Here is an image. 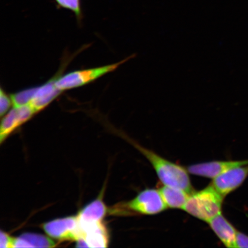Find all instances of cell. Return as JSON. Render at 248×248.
Returning <instances> with one entry per match:
<instances>
[{"label":"cell","instance_id":"3957f363","mask_svg":"<svg viewBox=\"0 0 248 248\" xmlns=\"http://www.w3.org/2000/svg\"><path fill=\"white\" fill-rule=\"evenodd\" d=\"M135 57L136 54H133L116 63L92 68V69L73 71L72 72L59 77L56 81V85L62 92L68 90L80 88L94 82V80L108 73L113 72L121 65Z\"/></svg>","mask_w":248,"mask_h":248},{"label":"cell","instance_id":"ac0fdd59","mask_svg":"<svg viewBox=\"0 0 248 248\" xmlns=\"http://www.w3.org/2000/svg\"><path fill=\"white\" fill-rule=\"evenodd\" d=\"M15 238L9 236V235L5 232H1V242H0V247L13 248Z\"/></svg>","mask_w":248,"mask_h":248},{"label":"cell","instance_id":"2e32d148","mask_svg":"<svg viewBox=\"0 0 248 248\" xmlns=\"http://www.w3.org/2000/svg\"><path fill=\"white\" fill-rule=\"evenodd\" d=\"M36 87L28 88L11 95L14 107H20L29 105L32 100Z\"/></svg>","mask_w":248,"mask_h":248},{"label":"cell","instance_id":"9c48e42d","mask_svg":"<svg viewBox=\"0 0 248 248\" xmlns=\"http://www.w3.org/2000/svg\"><path fill=\"white\" fill-rule=\"evenodd\" d=\"M60 70L45 84L36 87L35 93L29 105L37 113L49 106L62 93L56 85V81L60 76Z\"/></svg>","mask_w":248,"mask_h":248},{"label":"cell","instance_id":"7a4b0ae2","mask_svg":"<svg viewBox=\"0 0 248 248\" xmlns=\"http://www.w3.org/2000/svg\"><path fill=\"white\" fill-rule=\"evenodd\" d=\"M224 197L212 185L190 194L183 210L189 215L208 223L221 214Z\"/></svg>","mask_w":248,"mask_h":248},{"label":"cell","instance_id":"9a60e30c","mask_svg":"<svg viewBox=\"0 0 248 248\" xmlns=\"http://www.w3.org/2000/svg\"><path fill=\"white\" fill-rule=\"evenodd\" d=\"M59 8L67 9L75 15L78 22L81 23L83 18L81 0H54Z\"/></svg>","mask_w":248,"mask_h":248},{"label":"cell","instance_id":"ba28073f","mask_svg":"<svg viewBox=\"0 0 248 248\" xmlns=\"http://www.w3.org/2000/svg\"><path fill=\"white\" fill-rule=\"evenodd\" d=\"M248 160L213 161V162L193 164L187 167L190 174L214 179L234 167L247 165Z\"/></svg>","mask_w":248,"mask_h":248},{"label":"cell","instance_id":"d6986e66","mask_svg":"<svg viewBox=\"0 0 248 248\" xmlns=\"http://www.w3.org/2000/svg\"><path fill=\"white\" fill-rule=\"evenodd\" d=\"M235 248H248V236L237 232L236 238H235Z\"/></svg>","mask_w":248,"mask_h":248},{"label":"cell","instance_id":"8fae6325","mask_svg":"<svg viewBox=\"0 0 248 248\" xmlns=\"http://www.w3.org/2000/svg\"><path fill=\"white\" fill-rule=\"evenodd\" d=\"M106 213V206L101 200L88 204L77 216L79 232L90 226L101 222Z\"/></svg>","mask_w":248,"mask_h":248},{"label":"cell","instance_id":"7c38bea8","mask_svg":"<svg viewBox=\"0 0 248 248\" xmlns=\"http://www.w3.org/2000/svg\"><path fill=\"white\" fill-rule=\"evenodd\" d=\"M212 230L224 246L227 248H235L237 231L221 214L208 222Z\"/></svg>","mask_w":248,"mask_h":248},{"label":"cell","instance_id":"e0dca14e","mask_svg":"<svg viewBox=\"0 0 248 248\" xmlns=\"http://www.w3.org/2000/svg\"><path fill=\"white\" fill-rule=\"evenodd\" d=\"M13 105L11 95L6 93L2 88L0 91V114L1 116H4L8 112L10 108Z\"/></svg>","mask_w":248,"mask_h":248},{"label":"cell","instance_id":"30bf717a","mask_svg":"<svg viewBox=\"0 0 248 248\" xmlns=\"http://www.w3.org/2000/svg\"><path fill=\"white\" fill-rule=\"evenodd\" d=\"M108 235L102 222L85 229L78 240L77 247L105 248L108 247Z\"/></svg>","mask_w":248,"mask_h":248},{"label":"cell","instance_id":"5b68a950","mask_svg":"<svg viewBox=\"0 0 248 248\" xmlns=\"http://www.w3.org/2000/svg\"><path fill=\"white\" fill-rule=\"evenodd\" d=\"M248 176V164L234 167L214 178L212 185L224 198L243 184Z\"/></svg>","mask_w":248,"mask_h":248},{"label":"cell","instance_id":"8992f818","mask_svg":"<svg viewBox=\"0 0 248 248\" xmlns=\"http://www.w3.org/2000/svg\"><path fill=\"white\" fill-rule=\"evenodd\" d=\"M43 228L46 234L55 239L77 241L79 237L77 217L55 219L46 223Z\"/></svg>","mask_w":248,"mask_h":248},{"label":"cell","instance_id":"277c9868","mask_svg":"<svg viewBox=\"0 0 248 248\" xmlns=\"http://www.w3.org/2000/svg\"><path fill=\"white\" fill-rule=\"evenodd\" d=\"M125 207L142 215H157L167 208L159 190L154 188L140 192L134 199L125 204Z\"/></svg>","mask_w":248,"mask_h":248},{"label":"cell","instance_id":"52a82bcc","mask_svg":"<svg viewBox=\"0 0 248 248\" xmlns=\"http://www.w3.org/2000/svg\"><path fill=\"white\" fill-rule=\"evenodd\" d=\"M36 113L30 105L14 107L5 114L1 122L0 131V141L1 143L12 132L27 122Z\"/></svg>","mask_w":248,"mask_h":248},{"label":"cell","instance_id":"4fadbf2b","mask_svg":"<svg viewBox=\"0 0 248 248\" xmlns=\"http://www.w3.org/2000/svg\"><path fill=\"white\" fill-rule=\"evenodd\" d=\"M159 191L167 208L184 209L191 194L182 189L164 185Z\"/></svg>","mask_w":248,"mask_h":248},{"label":"cell","instance_id":"5bb4252c","mask_svg":"<svg viewBox=\"0 0 248 248\" xmlns=\"http://www.w3.org/2000/svg\"><path fill=\"white\" fill-rule=\"evenodd\" d=\"M55 243L44 235L27 233L15 238L13 248H50Z\"/></svg>","mask_w":248,"mask_h":248},{"label":"cell","instance_id":"6da1fadb","mask_svg":"<svg viewBox=\"0 0 248 248\" xmlns=\"http://www.w3.org/2000/svg\"><path fill=\"white\" fill-rule=\"evenodd\" d=\"M133 144L151 163L164 185L182 189L189 194L194 193L195 191L187 169L164 159L154 151L136 142Z\"/></svg>","mask_w":248,"mask_h":248}]
</instances>
